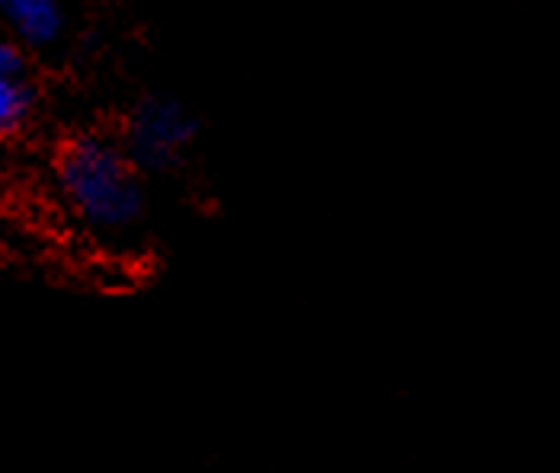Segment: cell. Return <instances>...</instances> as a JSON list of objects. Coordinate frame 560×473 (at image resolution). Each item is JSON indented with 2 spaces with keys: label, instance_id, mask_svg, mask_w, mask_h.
Masks as SVG:
<instances>
[{
  "label": "cell",
  "instance_id": "1",
  "mask_svg": "<svg viewBox=\"0 0 560 473\" xmlns=\"http://www.w3.org/2000/svg\"><path fill=\"white\" fill-rule=\"evenodd\" d=\"M55 182L68 209L93 230H126L144 215L141 167L103 134L71 138L55 161Z\"/></svg>",
  "mask_w": 560,
  "mask_h": 473
},
{
  "label": "cell",
  "instance_id": "2",
  "mask_svg": "<svg viewBox=\"0 0 560 473\" xmlns=\"http://www.w3.org/2000/svg\"><path fill=\"white\" fill-rule=\"evenodd\" d=\"M196 131H199L196 119L176 99L151 96L131 109L122 144L141 170L164 173L183 157V151L196 138Z\"/></svg>",
  "mask_w": 560,
  "mask_h": 473
},
{
  "label": "cell",
  "instance_id": "3",
  "mask_svg": "<svg viewBox=\"0 0 560 473\" xmlns=\"http://www.w3.org/2000/svg\"><path fill=\"white\" fill-rule=\"evenodd\" d=\"M0 16L26 48H48L65 33L61 0H0Z\"/></svg>",
  "mask_w": 560,
  "mask_h": 473
},
{
  "label": "cell",
  "instance_id": "4",
  "mask_svg": "<svg viewBox=\"0 0 560 473\" xmlns=\"http://www.w3.org/2000/svg\"><path fill=\"white\" fill-rule=\"evenodd\" d=\"M39 109V93L30 78H0V131L20 134Z\"/></svg>",
  "mask_w": 560,
  "mask_h": 473
},
{
  "label": "cell",
  "instance_id": "5",
  "mask_svg": "<svg viewBox=\"0 0 560 473\" xmlns=\"http://www.w3.org/2000/svg\"><path fill=\"white\" fill-rule=\"evenodd\" d=\"M0 78H30L26 45L23 43L0 45Z\"/></svg>",
  "mask_w": 560,
  "mask_h": 473
}]
</instances>
